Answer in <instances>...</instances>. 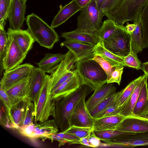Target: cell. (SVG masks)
<instances>
[{
  "instance_id": "1",
  "label": "cell",
  "mask_w": 148,
  "mask_h": 148,
  "mask_svg": "<svg viewBox=\"0 0 148 148\" xmlns=\"http://www.w3.org/2000/svg\"><path fill=\"white\" fill-rule=\"evenodd\" d=\"M93 90L89 86L82 84L74 92L56 101L54 119L61 132L65 131L71 126V115L78 102Z\"/></svg>"
},
{
  "instance_id": "2",
  "label": "cell",
  "mask_w": 148,
  "mask_h": 148,
  "mask_svg": "<svg viewBox=\"0 0 148 148\" xmlns=\"http://www.w3.org/2000/svg\"><path fill=\"white\" fill-rule=\"evenodd\" d=\"M26 20L27 29L40 46L51 49L59 41L58 35L54 28L34 13L28 15Z\"/></svg>"
},
{
  "instance_id": "3",
  "label": "cell",
  "mask_w": 148,
  "mask_h": 148,
  "mask_svg": "<svg viewBox=\"0 0 148 148\" xmlns=\"http://www.w3.org/2000/svg\"><path fill=\"white\" fill-rule=\"evenodd\" d=\"M76 69L82 84L94 90L107 83L106 73L99 64L92 58L77 61Z\"/></svg>"
},
{
  "instance_id": "4",
  "label": "cell",
  "mask_w": 148,
  "mask_h": 148,
  "mask_svg": "<svg viewBox=\"0 0 148 148\" xmlns=\"http://www.w3.org/2000/svg\"><path fill=\"white\" fill-rule=\"evenodd\" d=\"M51 84L50 75L46 74L37 103L35 106V123L43 122L48 120L51 116L54 118L55 117L56 101L51 98Z\"/></svg>"
},
{
  "instance_id": "5",
  "label": "cell",
  "mask_w": 148,
  "mask_h": 148,
  "mask_svg": "<svg viewBox=\"0 0 148 148\" xmlns=\"http://www.w3.org/2000/svg\"><path fill=\"white\" fill-rule=\"evenodd\" d=\"M77 20L76 29L91 33H96L100 27L104 16L99 10L95 0H91L86 6L82 8Z\"/></svg>"
},
{
  "instance_id": "6",
  "label": "cell",
  "mask_w": 148,
  "mask_h": 148,
  "mask_svg": "<svg viewBox=\"0 0 148 148\" xmlns=\"http://www.w3.org/2000/svg\"><path fill=\"white\" fill-rule=\"evenodd\" d=\"M66 54L65 58L48 73L50 74L51 93L77 73L76 69L73 70L77 62L74 55L69 50Z\"/></svg>"
},
{
  "instance_id": "7",
  "label": "cell",
  "mask_w": 148,
  "mask_h": 148,
  "mask_svg": "<svg viewBox=\"0 0 148 148\" xmlns=\"http://www.w3.org/2000/svg\"><path fill=\"white\" fill-rule=\"evenodd\" d=\"M147 0H125L108 19L122 25L129 21H136Z\"/></svg>"
},
{
  "instance_id": "8",
  "label": "cell",
  "mask_w": 148,
  "mask_h": 148,
  "mask_svg": "<svg viewBox=\"0 0 148 148\" xmlns=\"http://www.w3.org/2000/svg\"><path fill=\"white\" fill-rule=\"evenodd\" d=\"M131 35L127 33L125 26L119 25L115 32L103 40L105 47L118 56L124 57L130 50Z\"/></svg>"
},
{
  "instance_id": "9",
  "label": "cell",
  "mask_w": 148,
  "mask_h": 148,
  "mask_svg": "<svg viewBox=\"0 0 148 148\" xmlns=\"http://www.w3.org/2000/svg\"><path fill=\"white\" fill-rule=\"evenodd\" d=\"M18 130L23 136L31 139L40 138L44 140L58 132V127L54 119L39 123H33L21 126Z\"/></svg>"
},
{
  "instance_id": "10",
  "label": "cell",
  "mask_w": 148,
  "mask_h": 148,
  "mask_svg": "<svg viewBox=\"0 0 148 148\" xmlns=\"http://www.w3.org/2000/svg\"><path fill=\"white\" fill-rule=\"evenodd\" d=\"M34 67L29 63L20 64L5 70L0 82V87L5 90L19 82L29 77Z\"/></svg>"
},
{
  "instance_id": "11",
  "label": "cell",
  "mask_w": 148,
  "mask_h": 148,
  "mask_svg": "<svg viewBox=\"0 0 148 148\" xmlns=\"http://www.w3.org/2000/svg\"><path fill=\"white\" fill-rule=\"evenodd\" d=\"M8 45L1 62L2 69L10 70L21 64L26 58L25 54L12 37L8 36Z\"/></svg>"
},
{
  "instance_id": "12",
  "label": "cell",
  "mask_w": 148,
  "mask_h": 148,
  "mask_svg": "<svg viewBox=\"0 0 148 148\" xmlns=\"http://www.w3.org/2000/svg\"><path fill=\"white\" fill-rule=\"evenodd\" d=\"M148 145V131L142 132H123L115 141L107 146L117 147H132Z\"/></svg>"
},
{
  "instance_id": "13",
  "label": "cell",
  "mask_w": 148,
  "mask_h": 148,
  "mask_svg": "<svg viewBox=\"0 0 148 148\" xmlns=\"http://www.w3.org/2000/svg\"><path fill=\"white\" fill-rule=\"evenodd\" d=\"M84 97L78 102L71 115L70 125L93 128L95 119L88 110Z\"/></svg>"
},
{
  "instance_id": "14",
  "label": "cell",
  "mask_w": 148,
  "mask_h": 148,
  "mask_svg": "<svg viewBox=\"0 0 148 148\" xmlns=\"http://www.w3.org/2000/svg\"><path fill=\"white\" fill-rule=\"evenodd\" d=\"M31 100L29 97L14 102L6 110L12 124V128L18 130L22 125L27 105Z\"/></svg>"
},
{
  "instance_id": "15",
  "label": "cell",
  "mask_w": 148,
  "mask_h": 148,
  "mask_svg": "<svg viewBox=\"0 0 148 148\" xmlns=\"http://www.w3.org/2000/svg\"><path fill=\"white\" fill-rule=\"evenodd\" d=\"M60 46L67 47L74 55L77 62L92 58L95 56V46L73 40H66Z\"/></svg>"
},
{
  "instance_id": "16",
  "label": "cell",
  "mask_w": 148,
  "mask_h": 148,
  "mask_svg": "<svg viewBox=\"0 0 148 148\" xmlns=\"http://www.w3.org/2000/svg\"><path fill=\"white\" fill-rule=\"evenodd\" d=\"M26 3L20 0H13L8 17L10 28L14 29H21L25 19Z\"/></svg>"
},
{
  "instance_id": "17",
  "label": "cell",
  "mask_w": 148,
  "mask_h": 148,
  "mask_svg": "<svg viewBox=\"0 0 148 148\" xmlns=\"http://www.w3.org/2000/svg\"><path fill=\"white\" fill-rule=\"evenodd\" d=\"M115 129L123 132H138L148 131V121L138 116L125 117Z\"/></svg>"
},
{
  "instance_id": "18",
  "label": "cell",
  "mask_w": 148,
  "mask_h": 148,
  "mask_svg": "<svg viewBox=\"0 0 148 148\" xmlns=\"http://www.w3.org/2000/svg\"><path fill=\"white\" fill-rule=\"evenodd\" d=\"M116 90V88L112 83L105 84L95 90L92 95L86 102V106L89 112L115 93Z\"/></svg>"
},
{
  "instance_id": "19",
  "label": "cell",
  "mask_w": 148,
  "mask_h": 148,
  "mask_svg": "<svg viewBox=\"0 0 148 148\" xmlns=\"http://www.w3.org/2000/svg\"><path fill=\"white\" fill-rule=\"evenodd\" d=\"M39 67H34L29 77L30 97L35 106L46 74Z\"/></svg>"
},
{
  "instance_id": "20",
  "label": "cell",
  "mask_w": 148,
  "mask_h": 148,
  "mask_svg": "<svg viewBox=\"0 0 148 148\" xmlns=\"http://www.w3.org/2000/svg\"><path fill=\"white\" fill-rule=\"evenodd\" d=\"M6 33L8 36L13 37L23 52L26 55L35 41L27 29H14L9 28Z\"/></svg>"
},
{
  "instance_id": "21",
  "label": "cell",
  "mask_w": 148,
  "mask_h": 148,
  "mask_svg": "<svg viewBox=\"0 0 148 148\" xmlns=\"http://www.w3.org/2000/svg\"><path fill=\"white\" fill-rule=\"evenodd\" d=\"M82 84L77 72L51 92V98L56 101L74 92Z\"/></svg>"
},
{
  "instance_id": "22",
  "label": "cell",
  "mask_w": 148,
  "mask_h": 148,
  "mask_svg": "<svg viewBox=\"0 0 148 148\" xmlns=\"http://www.w3.org/2000/svg\"><path fill=\"white\" fill-rule=\"evenodd\" d=\"M5 91L13 103L26 97H30L29 77L12 86Z\"/></svg>"
},
{
  "instance_id": "23",
  "label": "cell",
  "mask_w": 148,
  "mask_h": 148,
  "mask_svg": "<svg viewBox=\"0 0 148 148\" xmlns=\"http://www.w3.org/2000/svg\"><path fill=\"white\" fill-rule=\"evenodd\" d=\"M82 8L75 0H73L59 10L52 20L50 26L53 28L59 26L76 12L80 11Z\"/></svg>"
},
{
  "instance_id": "24",
  "label": "cell",
  "mask_w": 148,
  "mask_h": 148,
  "mask_svg": "<svg viewBox=\"0 0 148 148\" xmlns=\"http://www.w3.org/2000/svg\"><path fill=\"white\" fill-rule=\"evenodd\" d=\"M148 78L147 74H145L144 82L132 116H142L145 115L148 111Z\"/></svg>"
},
{
  "instance_id": "25",
  "label": "cell",
  "mask_w": 148,
  "mask_h": 148,
  "mask_svg": "<svg viewBox=\"0 0 148 148\" xmlns=\"http://www.w3.org/2000/svg\"><path fill=\"white\" fill-rule=\"evenodd\" d=\"M93 52L95 56L101 57L113 67L124 66V57L116 55L108 50L104 46L103 41L100 39L99 42L95 46Z\"/></svg>"
},
{
  "instance_id": "26",
  "label": "cell",
  "mask_w": 148,
  "mask_h": 148,
  "mask_svg": "<svg viewBox=\"0 0 148 148\" xmlns=\"http://www.w3.org/2000/svg\"><path fill=\"white\" fill-rule=\"evenodd\" d=\"M61 36L66 40H73L94 46L100 41L96 33H91L76 29L72 31L62 33Z\"/></svg>"
},
{
  "instance_id": "27",
  "label": "cell",
  "mask_w": 148,
  "mask_h": 148,
  "mask_svg": "<svg viewBox=\"0 0 148 148\" xmlns=\"http://www.w3.org/2000/svg\"><path fill=\"white\" fill-rule=\"evenodd\" d=\"M125 117L119 115L95 119L93 129L95 131L115 129Z\"/></svg>"
},
{
  "instance_id": "28",
  "label": "cell",
  "mask_w": 148,
  "mask_h": 148,
  "mask_svg": "<svg viewBox=\"0 0 148 148\" xmlns=\"http://www.w3.org/2000/svg\"><path fill=\"white\" fill-rule=\"evenodd\" d=\"M144 76L136 86L133 92L126 102L123 106L119 108L120 115L125 117L132 115L134 108L140 92L144 82Z\"/></svg>"
},
{
  "instance_id": "29",
  "label": "cell",
  "mask_w": 148,
  "mask_h": 148,
  "mask_svg": "<svg viewBox=\"0 0 148 148\" xmlns=\"http://www.w3.org/2000/svg\"><path fill=\"white\" fill-rule=\"evenodd\" d=\"M66 53H48L37 64L40 69L45 73L58 65L65 58Z\"/></svg>"
},
{
  "instance_id": "30",
  "label": "cell",
  "mask_w": 148,
  "mask_h": 148,
  "mask_svg": "<svg viewBox=\"0 0 148 148\" xmlns=\"http://www.w3.org/2000/svg\"><path fill=\"white\" fill-rule=\"evenodd\" d=\"M135 30L131 35L130 49L136 54L141 52L144 49L143 32L139 18L134 21Z\"/></svg>"
},
{
  "instance_id": "31",
  "label": "cell",
  "mask_w": 148,
  "mask_h": 148,
  "mask_svg": "<svg viewBox=\"0 0 148 148\" xmlns=\"http://www.w3.org/2000/svg\"><path fill=\"white\" fill-rule=\"evenodd\" d=\"M145 74L131 82L124 89L118 92L116 99V105L118 108L126 102L134 89L142 80Z\"/></svg>"
},
{
  "instance_id": "32",
  "label": "cell",
  "mask_w": 148,
  "mask_h": 148,
  "mask_svg": "<svg viewBox=\"0 0 148 148\" xmlns=\"http://www.w3.org/2000/svg\"><path fill=\"white\" fill-rule=\"evenodd\" d=\"M119 25L112 20L107 19L104 21L96 34L99 39L103 41L110 37L115 32Z\"/></svg>"
},
{
  "instance_id": "33",
  "label": "cell",
  "mask_w": 148,
  "mask_h": 148,
  "mask_svg": "<svg viewBox=\"0 0 148 148\" xmlns=\"http://www.w3.org/2000/svg\"><path fill=\"white\" fill-rule=\"evenodd\" d=\"M140 19L142 30L143 48L148 47V0L141 12Z\"/></svg>"
},
{
  "instance_id": "34",
  "label": "cell",
  "mask_w": 148,
  "mask_h": 148,
  "mask_svg": "<svg viewBox=\"0 0 148 148\" xmlns=\"http://www.w3.org/2000/svg\"><path fill=\"white\" fill-rule=\"evenodd\" d=\"M118 92L111 95L100 103L96 107L89 112L94 119L97 118L110 106L116 102Z\"/></svg>"
},
{
  "instance_id": "35",
  "label": "cell",
  "mask_w": 148,
  "mask_h": 148,
  "mask_svg": "<svg viewBox=\"0 0 148 148\" xmlns=\"http://www.w3.org/2000/svg\"><path fill=\"white\" fill-rule=\"evenodd\" d=\"M52 142L56 140L59 143V147L64 145L66 143L71 145L78 141L80 138L73 134L63 132H57L48 138Z\"/></svg>"
},
{
  "instance_id": "36",
  "label": "cell",
  "mask_w": 148,
  "mask_h": 148,
  "mask_svg": "<svg viewBox=\"0 0 148 148\" xmlns=\"http://www.w3.org/2000/svg\"><path fill=\"white\" fill-rule=\"evenodd\" d=\"M125 0H105L101 7L104 15L108 19Z\"/></svg>"
},
{
  "instance_id": "37",
  "label": "cell",
  "mask_w": 148,
  "mask_h": 148,
  "mask_svg": "<svg viewBox=\"0 0 148 148\" xmlns=\"http://www.w3.org/2000/svg\"><path fill=\"white\" fill-rule=\"evenodd\" d=\"M93 130L92 127L72 125L63 132L73 134L80 138L89 136Z\"/></svg>"
},
{
  "instance_id": "38",
  "label": "cell",
  "mask_w": 148,
  "mask_h": 148,
  "mask_svg": "<svg viewBox=\"0 0 148 148\" xmlns=\"http://www.w3.org/2000/svg\"><path fill=\"white\" fill-rule=\"evenodd\" d=\"M124 66L137 70L141 69L142 64L137 54L130 49L129 53L124 57Z\"/></svg>"
},
{
  "instance_id": "39",
  "label": "cell",
  "mask_w": 148,
  "mask_h": 148,
  "mask_svg": "<svg viewBox=\"0 0 148 148\" xmlns=\"http://www.w3.org/2000/svg\"><path fill=\"white\" fill-rule=\"evenodd\" d=\"M13 0H0V26L4 27Z\"/></svg>"
},
{
  "instance_id": "40",
  "label": "cell",
  "mask_w": 148,
  "mask_h": 148,
  "mask_svg": "<svg viewBox=\"0 0 148 148\" xmlns=\"http://www.w3.org/2000/svg\"><path fill=\"white\" fill-rule=\"evenodd\" d=\"M92 59L98 63L104 71L107 76V81L110 78L115 66L113 67L104 58L98 55H95Z\"/></svg>"
},
{
  "instance_id": "41",
  "label": "cell",
  "mask_w": 148,
  "mask_h": 148,
  "mask_svg": "<svg viewBox=\"0 0 148 148\" xmlns=\"http://www.w3.org/2000/svg\"><path fill=\"white\" fill-rule=\"evenodd\" d=\"M31 100L29 102L27 107L25 115L22 125H27L33 123L34 118L35 106Z\"/></svg>"
},
{
  "instance_id": "42",
  "label": "cell",
  "mask_w": 148,
  "mask_h": 148,
  "mask_svg": "<svg viewBox=\"0 0 148 148\" xmlns=\"http://www.w3.org/2000/svg\"><path fill=\"white\" fill-rule=\"evenodd\" d=\"M8 41V36L4 27L0 26V58L1 62L6 49Z\"/></svg>"
},
{
  "instance_id": "43",
  "label": "cell",
  "mask_w": 148,
  "mask_h": 148,
  "mask_svg": "<svg viewBox=\"0 0 148 148\" xmlns=\"http://www.w3.org/2000/svg\"><path fill=\"white\" fill-rule=\"evenodd\" d=\"M123 67L116 66L112 72L110 78L106 83H116L119 85L121 79L122 75L123 72Z\"/></svg>"
},
{
  "instance_id": "44",
  "label": "cell",
  "mask_w": 148,
  "mask_h": 148,
  "mask_svg": "<svg viewBox=\"0 0 148 148\" xmlns=\"http://www.w3.org/2000/svg\"><path fill=\"white\" fill-rule=\"evenodd\" d=\"M119 115H120L119 113V110L116 105V102H115L109 106L97 118Z\"/></svg>"
},
{
  "instance_id": "45",
  "label": "cell",
  "mask_w": 148,
  "mask_h": 148,
  "mask_svg": "<svg viewBox=\"0 0 148 148\" xmlns=\"http://www.w3.org/2000/svg\"><path fill=\"white\" fill-rule=\"evenodd\" d=\"M0 98L6 110H8L13 104V102L5 91L0 87Z\"/></svg>"
},
{
  "instance_id": "46",
  "label": "cell",
  "mask_w": 148,
  "mask_h": 148,
  "mask_svg": "<svg viewBox=\"0 0 148 148\" xmlns=\"http://www.w3.org/2000/svg\"><path fill=\"white\" fill-rule=\"evenodd\" d=\"M88 142L90 147H99L101 143L100 139L95 134L93 130L89 136Z\"/></svg>"
},
{
  "instance_id": "47",
  "label": "cell",
  "mask_w": 148,
  "mask_h": 148,
  "mask_svg": "<svg viewBox=\"0 0 148 148\" xmlns=\"http://www.w3.org/2000/svg\"><path fill=\"white\" fill-rule=\"evenodd\" d=\"M125 28L126 31L131 35L135 29V23H130L128 22H127Z\"/></svg>"
},
{
  "instance_id": "48",
  "label": "cell",
  "mask_w": 148,
  "mask_h": 148,
  "mask_svg": "<svg viewBox=\"0 0 148 148\" xmlns=\"http://www.w3.org/2000/svg\"><path fill=\"white\" fill-rule=\"evenodd\" d=\"M89 136L80 138L78 141L73 143L72 144H80L90 147L88 142V138Z\"/></svg>"
},
{
  "instance_id": "49",
  "label": "cell",
  "mask_w": 148,
  "mask_h": 148,
  "mask_svg": "<svg viewBox=\"0 0 148 148\" xmlns=\"http://www.w3.org/2000/svg\"><path fill=\"white\" fill-rule=\"evenodd\" d=\"M77 3L81 8H83L88 4L91 0H75Z\"/></svg>"
},
{
  "instance_id": "50",
  "label": "cell",
  "mask_w": 148,
  "mask_h": 148,
  "mask_svg": "<svg viewBox=\"0 0 148 148\" xmlns=\"http://www.w3.org/2000/svg\"><path fill=\"white\" fill-rule=\"evenodd\" d=\"M145 74H147L148 78V61L142 64L141 69Z\"/></svg>"
},
{
  "instance_id": "51",
  "label": "cell",
  "mask_w": 148,
  "mask_h": 148,
  "mask_svg": "<svg viewBox=\"0 0 148 148\" xmlns=\"http://www.w3.org/2000/svg\"><path fill=\"white\" fill-rule=\"evenodd\" d=\"M104 0H95L98 8L101 11H102L101 10V7Z\"/></svg>"
},
{
  "instance_id": "52",
  "label": "cell",
  "mask_w": 148,
  "mask_h": 148,
  "mask_svg": "<svg viewBox=\"0 0 148 148\" xmlns=\"http://www.w3.org/2000/svg\"><path fill=\"white\" fill-rule=\"evenodd\" d=\"M140 117L148 119V111L145 115Z\"/></svg>"
},
{
  "instance_id": "53",
  "label": "cell",
  "mask_w": 148,
  "mask_h": 148,
  "mask_svg": "<svg viewBox=\"0 0 148 148\" xmlns=\"http://www.w3.org/2000/svg\"><path fill=\"white\" fill-rule=\"evenodd\" d=\"M21 2L24 3H26L27 0H20Z\"/></svg>"
},
{
  "instance_id": "54",
  "label": "cell",
  "mask_w": 148,
  "mask_h": 148,
  "mask_svg": "<svg viewBox=\"0 0 148 148\" xmlns=\"http://www.w3.org/2000/svg\"><path fill=\"white\" fill-rule=\"evenodd\" d=\"M141 118H142V117H141ZM142 118L145 119H147V120L148 121V119H146L144 118Z\"/></svg>"
}]
</instances>
